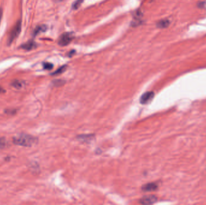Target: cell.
<instances>
[{
    "instance_id": "4fadbf2b",
    "label": "cell",
    "mask_w": 206,
    "mask_h": 205,
    "mask_svg": "<svg viewBox=\"0 0 206 205\" xmlns=\"http://www.w3.org/2000/svg\"><path fill=\"white\" fill-rule=\"evenodd\" d=\"M78 138H79V139H80V140H83V141H85L86 140H90L92 139L93 136H92V135H87V136H85V135H84H84H83V136H79Z\"/></svg>"
},
{
    "instance_id": "5b68a950",
    "label": "cell",
    "mask_w": 206,
    "mask_h": 205,
    "mask_svg": "<svg viewBox=\"0 0 206 205\" xmlns=\"http://www.w3.org/2000/svg\"><path fill=\"white\" fill-rule=\"evenodd\" d=\"M157 200V198L155 196L151 195L147 196L142 197L140 200V203L142 204H151L156 202Z\"/></svg>"
},
{
    "instance_id": "277c9868",
    "label": "cell",
    "mask_w": 206,
    "mask_h": 205,
    "mask_svg": "<svg viewBox=\"0 0 206 205\" xmlns=\"http://www.w3.org/2000/svg\"><path fill=\"white\" fill-rule=\"evenodd\" d=\"M154 96V93L153 91H148L145 93L140 97V102L142 104H146L150 102Z\"/></svg>"
},
{
    "instance_id": "9a60e30c",
    "label": "cell",
    "mask_w": 206,
    "mask_h": 205,
    "mask_svg": "<svg viewBox=\"0 0 206 205\" xmlns=\"http://www.w3.org/2000/svg\"><path fill=\"white\" fill-rule=\"evenodd\" d=\"M53 67V65L50 63H45L44 64V68L46 70H51Z\"/></svg>"
},
{
    "instance_id": "ac0fdd59",
    "label": "cell",
    "mask_w": 206,
    "mask_h": 205,
    "mask_svg": "<svg viewBox=\"0 0 206 205\" xmlns=\"http://www.w3.org/2000/svg\"><path fill=\"white\" fill-rule=\"evenodd\" d=\"M5 92V90L4 89H3L1 86H0V93H3Z\"/></svg>"
},
{
    "instance_id": "52a82bcc",
    "label": "cell",
    "mask_w": 206,
    "mask_h": 205,
    "mask_svg": "<svg viewBox=\"0 0 206 205\" xmlns=\"http://www.w3.org/2000/svg\"><path fill=\"white\" fill-rule=\"evenodd\" d=\"M158 188L157 185L156 183H149L144 185L142 187V190L143 191H153L156 190Z\"/></svg>"
},
{
    "instance_id": "8992f818",
    "label": "cell",
    "mask_w": 206,
    "mask_h": 205,
    "mask_svg": "<svg viewBox=\"0 0 206 205\" xmlns=\"http://www.w3.org/2000/svg\"><path fill=\"white\" fill-rule=\"evenodd\" d=\"M36 46H37V45L36 43L34 41L30 40V41H28L27 42L25 43V44H23L21 46V48L24 50L30 51V50H32L34 49V48H36Z\"/></svg>"
},
{
    "instance_id": "2e32d148",
    "label": "cell",
    "mask_w": 206,
    "mask_h": 205,
    "mask_svg": "<svg viewBox=\"0 0 206 205\" xmlns=\"http://www.w3.org/2000/svg\"><path fill=\"white\" fill-rule=\"evenodd\" d=\"M65 83V82L62 80H57L54 81V85H61Z\"/></svg>"
},
{
    "instance_id": "7a4b0ae2",
    "label": "cell",
    "mask_w": 206,
    "mask_h": 205,
    "mask_svg": "<svg viewBox=\"0 0 206 205\" xmlns=\"http://www.w3.org/2000/svg\"><path fill=\"white\" fill-rule=\"evenodd\" d=\"M21 31V21L18 20L10 30L7 39V44L11 45L17 39Z\"/></svg>"
},
{
    "instance_id": "8fae6325",
    "label": "cell",
    "mask_w": 206,
    "mask_h": 205,
    "mask_svg": "<svg viewBox=\"0 0 206 205\" xmlns=\"http://www.w3.org/2000/svg\"><path fill=\"white\" fill-rule=\"evenodd\" d=\"M83 1H84V0H77V1L75 3L73 4L72 8L74 9H75V10L78 9L79 7H80L81 4L83 3Z\"/></svg>"
},
{
    "instance_id": "5bb4252c",
    "label": "cell",
    "mask_w": 206,
    "mask_h": 205,
    "mask_svg": "<svg viewBox=\"0 0 206 205\" xmlns=\"http://www.w3.org/2000/svg\"><path fill=\"white\" fill-rule=\"evenodd\" d=\"M7 143L6 142V140H5V138H0V149L4 148L7 145Z\"/></svg>"
},
{
    "instance_id": "ba28073f",
    "label": "cell",
    "mask_w": 206,
    "mask_h": 205,
    "mask_svg": "<svg viewBox=\"0 0 206 205\" xmlns=\"http://www.w3.org/2000/svg\"><path fill=\"white\" fill-rule=\"evenodd\" d=\"M170 20L168 19H162L157 23V26L159 28H166L170 25Z\"/></svg>"
},
{
    "instance_id": "6da1fadb",
    "label": "cell",
    "mask_w": 206,
    "mask_h": 205,
    "mask_svg": "<svg viewBox=\"0 0 206 205\" xmlns=\"http://www.w3.org/2000/svg\"><path fill=\"white\" fill-rule=\"evenodd\" d=\"M38 142L36 137L31 136L30 135L21 134L16 136L13 139L14 144L24 147H31L36 144Z\"/></svg>"
},
{
    "instance_id": "e0dca14e",
    "label": "cell",
    "mask_w": 206,
    "mask_h": 205,
    "mask_svg": "<svg viewBox=\"0 0 206 205\" xmlns=\"http://www.w3.org/2000/svg\"><path fill=\"white\" fill-rule=\"evenodd\" d=\"M3 9H0V24H1V19H2V17H3Z\"/></svg>"
},
{
    "instance_id": "9c48e42d",
    "label": "cell",
    "mask_w": 206,
    "mask_h": 205,
    "mask_svg": "<svg viewBox=\"0 0 206 205\" xmlns=\"http://www.w3.org/2000/svg\"><path fill=\"white\" fill-rule=\"evenodd\" d=\"M47 29V26L45 25H39L37 26V27L34 29V33L33 34L34 36H36L39 34L40 33H42V32H44Z\"/></svg>"
},
{
    "instance_id": "3957f363",
    "label": "cell",
    "mask_w": 206,
    "mask_h": 205,
    "mask_svg": "<svg viewBox=\"0 0 206 205\" xmlns=\"http://www.w3.org/2000/svg\"><path fill=\"white\" fill-rule=\"evenodd\" d=\"M73 39L72 35L70 33H63L59 38L58 44L60 46H65L68 45Z\"/></svg>"
},
{
    "instance_id": "30bf717a",
    "label": "cell",
    "mask_w": 206,
    "mask_h": 205,
    "mask_svg": "<svg viewBox=\"0 0 206 205\" xmlns=\"http://www.w3.org/2000/svg\"><path fill=\"white\" fill-rule=\"evenodd\" d=\"M12 85L16 89H20L23 87L24 83L22 81H14L12 83Z\"/></svg>"
},
{
    "instance_id": "7c38bea8",
    "label": "cell",
    "mask_w": 206,
    "mask_h": 205,
    "mask_svg": "<svg viewBox=\"0 0 206 205\" xmlns=\"http://www.w3.org/2000/svg\"><path fill=\"white\" fill-rule=\"evenodd\" d=\"M66 66H63L60 67L59 69H58L57 70V71H56L55 72H54L53 73H52V74H53V75L61 74V73H62L63 72H65V71H66Z\"/></svg>"
}]
</instances>
